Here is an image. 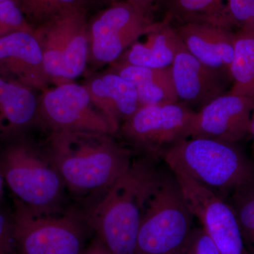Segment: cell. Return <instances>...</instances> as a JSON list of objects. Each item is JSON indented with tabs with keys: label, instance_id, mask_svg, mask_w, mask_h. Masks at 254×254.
<instances>
[{
	"label": "cell",
	"instance_id": "obj_1",
	"mask_svg": "<svg viewBox=\"0 0 254 254\" xmlns=\"http://www.w3.org/2000/svg\"><path fill=\"white\" fill-rule=\"evenodd\" d=\"M114 136L92 131L48 132L43 141L47 151L66 190L77 199L95 203L131 166L134 153Z\"/></svg>",
	"mask_w": 254,
	"mask_h": 254
},
{
	"label": "cell",
	"instance_id": "obj_2",
	"mask_svg": "<svg viewBox=\"0 0 254 254\" xmlns=\"http://www.w3.org/2000/svg\"><path fill=\"white\" fill-rule=\"evenodd\" d=\"M159 160L134 157L126 173L83 211L95 237L112 254H134L145 203L161 168Z\"/></svg>",
	"mask_w": 254,
	"mask_h": 254
},
{
	"label": "cell",
	"instance_id": "obj_3",
	"mask_svg": "<svg viewBox=\"0 0 254 254\" xmlns=\"http://www.w3.org/2000/svg\"><path fill=\"white\" fill-rule=\"evenodd\" d=\"M0 173L16 198L38 215L63 213L66 190L43 142L28 132L0 141Z\"/></svg>",
	"mask_w": 254,
	"mask_h": 254
},
{
	"label": "cell",
	"instance_id": "obj_4",
	"mask_svg": "<svg viewBox=\"0 0 254 254\" xmlns=\"http://www.w3.org/2000/svg\"><path fill=\"white\" fill-rule=\"evenodd\" d=\"M162 160L169 168L187 174L222 199L254 181V161L238 143L189 138L172 147Z\"/></svg>",
	"mask_w": 254,
	"mask_h": 254
},
{
	"label": "cell",
	"instance_id": "obj_5",
	"mask_svg": "<svg viewBox=\"0 0 254 254\" xmlns=\"http://www.w3.org/2000/svg\"><path fill=\"white\" fill-rule=\"evenodd\" d=\"M193 219L173 171L168 165L160 168L145 203L134 254H185Z\"/></svg>",
	"mask_w": 254,
	"mask_h": 254
},
{
	"label": "cell",
	"instance_id": "obj_6",
	"mask_svg": "<svg viewBox=\"0 0 254 254\" xmlns=\"http://www.w3.org/2000/svg\"><path fill=\"white\" fill-rule=\"evenodd\" d=\"M12 218L18 254H82L93 232L83 210L76 208L38 215L15 199Z\"/></svg>",
	"mask_w": 254,
	"mask_h": 254
},
{
	"label": "cell",
	"instance_id": "obj_7",
	"mask_svg": "<svg viewBox=\"0 0 254 254\" xmlns=\"http://www.w3.org/2000/svg\"><path fill=\"white\" fill-rule=\"evenodd\" d=\"M88 19L83 11L66 13L33 30L45 70L56 85L73 82L88 67Z\"/></svg>",
	"mask_w": 254,
	"mask_h": 254
},
{
	"label": "cell",
	"instance_id": "obj_8",
	"mask_svg": "<svg viewBox=\"0 0 254 254\" xmlns=\"http://www.w3.org/2000/svg\"><path fill=\"white\" fill-rule=\"evenodd\" d=\"M195 114L180 102L140 107L118 133L133 153L161 160L172 147L190 138Z\"/></svg>",
	"mask_w": 254,
	"mask_h": 254
},
{
	"label": "cell",
	"instance_id": "obj_9",
	"mask_svg": "<svg viewBox=\"0 0 254 254\" xmlns=\"http://www.w3.org/2000/svg\"><path fill=\"white\" fill-rule=\"evenodd\" d=\"M160 23L142 14L126 0H118L97 11L88 19V66L95 70L115 63Z\"/></svg>",
	"mask_w": 254,
	"mask_h": 254
},
{
	"label": "cell",
	"instance_id": "obj_10",
	"mask_svg": "<svg viewBox=\"0 0 254 254\" xmlns=\"http://www.w3.org/2000/svg\"><path fill=\"white\" fill-rule=\"evenodd\" d=\"M40 128L47 132L92 131L118 134L92 103L86 87L73 82L48 88L38 95Z\"/></svg>",
	"mask_w": 254,
	"mask_h": 254
},
{
	"label": "cell",
	"instance_id": "obj_11",
	"mask_svg": "<svg viewBox=\"0 0 254 254\" xmlns=\"http://www.w3.org/2000/svg\"><path fill=\"white\" fill-rule=\"evenodd\" d=\"M171 170L181 187L190 213L193 218L198 219L220 253L251 254L245 245L235 212L226 200L222 199L183 172Z\"/></svg>",
	"mask_w": 254,
	"mask_h": 254
},
{
	"label": "cell",
	"instance_id": "obj_12",
	"mask_svg": "<svg viewBox=\"0 0 254 254\" xmlns=\"http://www.w3.org/2000/svg\"><path fill=\"white\" fill-rule=\"evenodd\" d=\"M254 98L227 92L196 112L190 138L238 143L250 135Z\"/></svg>",
	"mask_w": 254,
	"mask_h": 254
},
{
	"label": "cell",
	"instance_id": "obj_13",
	"mask_svg": "<svg viewBox=\"0 0 254 254\" xmlns=\"http://www.w3.org/2000/svg\"><path fill=\"white\" fill-rule=\"evenodd\" d=\"M172 70L179 101L195 112L227 93L232 83L230 73L200 63L184 44L177 52Z\"/></svg>",
	"mask_w": 254,
	"mask_h": 254
},
{
	"label": "cell",
	"instance_id": "obj_14",
	"mask_svg": "<svg viewBox=\"0 0 254 254\" xmlns=\"http://www.w3.org/2000/svg\"><path fill=\"white\" fill-rule=\"evenodd\" d=\"M0 75L35 91L49 88L53 82L33 31L15 32L0 38Z\"/></svg>",
	"mask_w": 254,
	"mask_h": 254
},
{
	"label": "cell",
	"instance_id": "obj_15",
	"mask_svg": "<svg viewBox=\"0 0 254 254\" xmlns=\"http://www.w3.org/2000/svg\"><path fill=\"white\" fill-rule=\"evenodd\" d=\"M189 52L209 67L230 73L235 51V32L208 22H190L175 26Z\"/></svg>",
	"mask_w": 254,
	"mask_h": 254
},
{
	"label": "cell",
	"instance_id": "obj_16",
	"mask_svg": "<svg viewBox=\"0 0 254 254\" xmlns=\"http://www.w3.org/2000/svg\"><path fill=\"white\" fill-rule=\"evenodd\" d=\"M83 85L93 104L109 120L118 133L122 124L139 108L134 87L110 69L91 75Z\"/></svg>",
	"mask_w": 254,
	"mask_h": 254
},
{
	"label": "cell",
	"instance_id": "obj_17",
	"mask_svg": "<svg viewBox=\"0 0 254 254\" xmlns=\"http://www.w3.org/2000/svg\"><path fill=\"white\" fill-rule=\"evenodd\" d=\"M35 92L0 75V141L40 128L38 95Z\"/></svg>",
	"mask_w": 254,
	"mask_h": 254
},
{
	"label": "cell",
	"instance_id": "obj_18",
	"mask_svg": "<svg viewBox=\"0 0 254 254\" xmlns=\"http://www.w3.org/2000/svg\"><path fill=\"white\" fill-rule=\"evenodd\" d=\"M109 69L129 82L136 89L140 107L179 101L172 66L154 68L135 66L118 60Z\"/></svg>",
	"mask_w": 254,
	"mask_h": 254
},
{
	"label": "cell",
	"instance_id": "obj_19",
	"mask_svg": "<svg viewBox=\"0 0 254 254\" xmlns=\"http://www.w3.org/2000/svg\"><path fill=\"white\" fill-rule=\"evenodd\" d=\"M145 42L137 41L118 60L135 66L148 68L171 66L182 42L175 26L167 20L146 35Z\"/></svg>",
	"mask_w": 254,
	"mask_h": 254
},
{
	"label": "cell",
	"instance_id": "obj_20",
	"mask_svg": "<svg viewBox=\"0 0 254 254\" xmlns=\"http://www.w3.org/2000/svg\"><path fill=\"white\" fill-rule=\"evenodd\" d=\"M225 0H158L165 11L164 18L179 25L208 22L232 29L225 14Z\"/></svg>",
	"mask_w": 254,
	"mask_h": 254
},
{
	"label": "cell",
	"instance_id": "obj_21",
	"mask_svg": "<svg viewBox=\"0 0 254 254\" xmlns=\"http://www.w3.org/2000/svg\"><path fill=\"white\" fill-rule=\"evenodd\" d=\"M233 94L254 98V29L235 32V51L230 68Z\"/></svg>",
	"mask_w": 254,
	"mask_h": 254
},
{
	"label": "cell",
	"instance_id": "obj_22",
	"mask_svg": "<svg viewBox=\"0 0 254 254\" xmlns=\"http://www.w3.org/2000/svg\"><path fill=\"white\" fill-rule=\"evenodd\" d=\"M18 6L33 29L66 13L93 12L91 0H18Z\"/></svg>",
	"mask_w": 254,
	"mask_h": 254
},
{
	"label": "cell",
	"instance_id": "obj_23",
	"mask_svg": "<svg viewBox=\"0 0 254 254\" xmlns=\"http://www.w3.org/2000/svg\"><path fill=\"white\" fill-rule=\"evenodd\" d=\"M233 209L251 254H254V181L239 187L226 198Z\"/></svg>",
	"mask_w": 254,
	"mask_h": 254
},
{
	"label": "cell",
	"instance_id": "obj_24",
	"mask_svg": "<svg viewBox=\"0 0 254 254\" xmlns=\"http://www.w3.org/2000/svg\"><path fill=\"white\" fill-rule=\"evenodd\" d=\"M33 30L17 3L11 0L0 1V38L15 32Z\"/></svg>",
	"mask_w": 254,
	"mask_h": 254
},
{
	"label": "cell",
	"instance_id": "obj_25",
	"mask_svg": "<svg viewBox=\"0 0 254 254\" xmlns=\"http://www.w3.org/2000/svg\"><path fill=\"white\" fill-rule=\"evenodd\" d=\"M253 0H227L225 14L232 28H250Z\"/></svg>",
	"mask_w": 254,
	"mask_h": 254
},
{
	"label": "cell",
	"instance_id": "obj_26",
	"mask_svg": "<svg viewBox=\"0 0 254 254\" xmlns=\"http://www.w3.org/2000/svg\"><path fill=\"white\" fill-rule=\"evenodd\" d=\"M187 254H221L203 228L193 229L186 251Z\"/></svg>",
	"mask_w": 254,
	"mask_h": 254
},
{
	"label": "cell",
	"instance_id": "obj_27",
	"mask_svg": "<svg viewBox=\"0 0 254 254\" xmlns=\"http://www.w3.org/2000/svg\"><path fill=\"white\" fill-rule=\"evenodd\" d=\"M0 254H18L12 215L0 210Z\"/></svg>",
	"mask_w": 254,
	"mask_h": 254
},
{
	"label": "cell",
	"instance_id": "obj_28",
	"mask_svg": "<svg viewBox=\"0 0 254 254\" xmlns=\"http://www.w3.org/2000/svg\"><path fill=\"white\" fill-rule=\"evenodd\" d=\"M128 4L145 16L151 17V13L158 0H126Z\"/></svg>",
	"mask_w": 254,
	"mask_h": 254
},
{
	"label": "cell",
	"instance_id": "obj_29",
	"mask_svg": "<svg viewBox=\"0 0 254 254\" xmlns=\"http://www.w3.org/2000/svg\"><path fill=\"white\" fill-rule=\"evenodd\" d=\"M82 254H112L96 237Z\"/></svg>",
	"mask_w": 254,
	"mask_h": 254
},
{
	"label": "cell",
	"instance_id": "obj_30",
	"mask_svg": "<svg viewBox=\"0 0 254 254\" xmlns=\"http://www.w3.org/2000/svg\"><path fill=\"white\" fill-rule=\"evenodd\" d=\"M118 0H91L93 12L96 13Z\"/></svg>",
	"mask_w": 254,
	"mask_h": 254
},
{
	"label": "cell",
	"instance_id": "obj_31",
	"mask_svg": "<svg viewBox=\"0 0 254 254\" xmlns=\"http://www.w3.org/2000/svg\"><path fill=\"white\" fill-rule=\"evenodd\" d=\"M250 135L252 137V157H253V160L254 161V108L253 113H252V119H251V126H250Z\"/></svg>",
	"mask_w": 254,
	"mask_h": 254
},
{
	"label": "cell",
	"instance_id": "obj_32",
	"mask_svg": "<svg viewBox=\"0 0 254 254\" xmlns=\"http://www.w3.org/2000/svg\"><path fill=\"white\" fill-rule=\"evenodd\" d=\"M4 179L1 176V174L0 173V201L3 196V187H4Z\"/></svg>",
	"mask_w": 254,
	"mask_h": 254
},
{
	"label": "cell",
	"instance_id": "obj_33",
	"mask_svg": "<svg viewBox=\"0 0 254 254\" xmlns=\"http://www.w3.org/2000/svg\"><path fill=\"white\" fill-rule=\"evenodd\" d=\"M250 28H254V0L252 1V22H251Z\"/></svg>",
	"mask_w": 254,
	"mask_h": 254
},
{
	"label": "cell",
	"instance_id": "obj_34",
	"mask_svg": "<svg viewBox=\"0 0 254 254\" xmlns=\"http://www.w3.org/2000/svg\"><path fill=\"white\" fill-rule=\"evenodd\" d=\"M7 1V0H0V1ZM11 1H14L15 2L17 3L18 4V0H11Z\"/></svg>",
	"mask_w": 254,
	"mask_h": 254
},
{
	"label": "cell",
	"instance_id": "obj_35",
	"mask_svg": "<svg viewBox=\"0 0 254 254\" xmlns=\"http://www.w3.org/2000/svg\"><path fill=\"white\" fill-rule=\"evenodd\" d=\"M185 254H187V253H185Z\"/></svg>",
	"mask_w": 254,
	"mask_h": 254
},
{
	"label": "cell",
	"instance_id": "obj_36",
	"mask_svg": "<svg viewBox=\"0 0 254 254\" xmlns=\"http://www.w3.org/2000/svg\"></svg>",
	"mask_w": 254,
	"mask_h": 254
}]
</instances>
